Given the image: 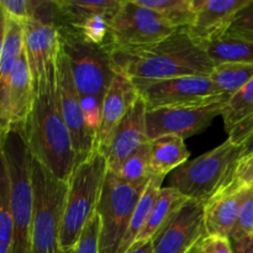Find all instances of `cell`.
<instances>
[{
	"mask_svg": "<svg viewBox=\"0 0 253 253\" xmlns=\"http://www.w3.org/2000/svg\"><path fill=\"white\" fill-rule=\"evenodd\" d=\"M240 160L241 146L227 138L217 147L173 170L169 187L188 199L207 203L232 182Z\"/></svg>",
	"mask_w": 253,
	"mask_h": 253,
	"instance_id": "obj_5",
	"label": "cell"
},
{
	"mask_svg": "<svg viewBox=\"0 0 253 253\" xmlns=\"http://www.w3.org/2000/svg\"><path fill=\"white\" fill-rule=\"evenodd\" d=\"M81 105L86 127L96 137V133H98L101 124L103 101L93 95H81Z\"/></svg>",
	"mask_w": 253,
	"mask_h": 253,
	"instance_id": "obj_36",
	"label": "cell"
},
{
	"mask_svg": "<svg viewBox=\"0 0 253 253\" xmlns=\"http://www.w3.org/2000/svg\"><path fill=\"white\" fill-rule=\"evenodd\" d=\"M111 19L113 17L104 14L94 15L88 17L77 26L69 27L84 41L96 46L105 47L109 51L111 49Z\"/></svg>",
	"mask_w": 253,
	"mask_h": 253,
	"instance_id": "obj_30",
	"label": "cell"
},
{
	"mask_svg": "<svg viewBox=\"0 0 253 253\" xmlns=\"http://www.w3.org/2000/svg\"><path fill=\"white\" fill-rule=\"evenodd\" d=\"M253 153V131L247 136L246 140L241 145V158L247 157V156Z\"/></svg>",
	"mask_w": 253,
	"mask_h": 253,
	"instance_id": "obj_42",
	"label": "cell"
},
{
	"mask_svg": "<svg viewBox=\"0 0 253 253\" xmlns=\"http://www.w3.org/2000/svg\"><path fill=\"white\" fill-rule=\"evenodd\" d=\"M253 115V78L229 99L221 116L225 130L231 132L240 123Z\"/></svg>",
	"mask_w": 253,
	"mask_h": 253,
	"instance_id": "obj_28",
	"label": "cell"
},
{
	"mask_svg": "<svg viewBox=\"0 0 253 253\" xmlns=\"http://www.w3.org/2000/svg\"><path fill=\"white\" fill-rule=\"evenodd\" d=\"M253 184V153L239 161L232 182L227 185L229 189H244Z\"/></svg>",
	"mask_w": 253,
	"mask_h": 253,
	"instance_id": "obj_37",
	"label": "cell"
},
{
	"mask_svg": "<svg viewBox=\"0 0 253 253\" xmlns=\"http://www.w3.org/2000/svg\"><path fill=\"white\" fill-rule=\"evenodd\" d=\"M7 135H9V133L5 132V131L0 130V152H1V148H2V146H4V142H5V140H6ZM0 182H1V172H0Z\"/></svg>",
	"mask_w": 253,
	"mask_h": 253,
	"instance_id": "obj_44",
	"label": "cell"
},
{
	"mask_svg": "<svg viewBox=\"0 0 253 253\" xmlns=\"http://www.w3.org/2000/svg\"><path fill=\"white\" fill-rule=\"evenodd\" d=\"M146 114L147 108L145 101L138 98L119 124L108 148L104 152L108 163V170L114 173L118 172L121 165L132 153L150 141L147 136Z\"/></svg>",
	"mask_w": 253,
	"mask_h": 253,
	"instance_id": "obj_14",
	"label": "cell"
},
{
	"mask_svg": "<svg viewBox=\"0 0 253 253\" xmlns=\"http://www.w3.org/2000/svg\"><path fill=\"white\" fill-rule=\"evenodd\" d=\"M253 78V63H222L215 66L210 79L221 95L231 98Z\"/></svg>",
	"mask_w": 253,
	"mask_h": 253,
	"instance_id": "obj_26",
	"label": "cell"
},
{
	"mask_svg": "<svg viewBox=\"0 0 253 253\" xmlns=\"http://www.w3.org/2000/svg\"><path fill=\"white\" fill-rule=\"evenodd\" d=\"M215 66L222 63H253V42L225 32L203 44Z\"/></svg>",
	"mask_w": 253,
	"mask_h": 253,
	"instance_id": "obj_25",
	"label": "cell"
},
{
	"mask_svg": "<svg viewBox=\"0 0 253 253\" xmlns=\"http://www.w3.org/2000/svg\"><path fill=\"white\" fill-rule=\"evenodd\" d=\"M150 168L152 177L166 178L184 165L190 153L185 146L184 138L177 135H163L150 140Z\"/></svg>",
	"mask_w": 253,
	"mask_h": 253,
	"instance_id": "obj_21",
	"label": "cell"
},
{
	"mask_svg": "<svg viewBox=\"0 0 253 253\" xmlns=\"http://www.w3.org/2000/svg\"><path fill=\"white\" fill-rule=\"evenodd\" d=\"M59 47L66 53L74 83L81 95L104 100L116 71L110 51L84 41L67 26L58 27Z\"/></svg>",
	"mask_w": 253,
	"mask_h": 253,
	"instance_id": "obj_7",
	"label": "cell"
},
{
	"mask_svg": "<svg viewBox=\"0 0 253 253\" xmlns=\"http://www.w3.org/2000/svg\"><path fill=\"white\" fill-rule=\"evenodd\" d=\"M42 0H0V5L9 17L22 22L35 19Z\"/></svg>",
	"mask_w": 253,
	"mask_h": 253,
	"instance_id": "obj_33",
	"label": "cell"
},
{
	"mask_svg": "<svg viewBox=\"0 0 253 253\" xmlns=\"http://www.w3.org/2000/svg\"><path fill=\"white\" fill-rule=\"evenodd\" d=\"M253 131V115L247 118L242 123H240L231 132L229 133V140L234 142L235 145L241 146L244 141L246 140L247 136Z\"/></svg>",
	"mask_w": 253,
	"mask_h": 253,
	"instance_id": "obj_39",
	"label": "cell"
},
{
	"mask_svg": "<svg viewBox=\"0 0 253 253\" xmlns=\"http://www.w3.org/2000/svg\"><path fill=\"white\" fill-rule=\"evenodd\" d=\"M188 198L180 194L178 190L173 189L169 185L166 188H161L158 197L153 204L151 214L146 222L145 229L138 236L136 245L146 244L148 241H152L153 237L169 222V220L177 214L180 208L188 202Z\"/></svg>",
	"mask_w": 253,
	"mask_h": 253,
	"instance_id": "obj_22",
	"label": "cell"
},
{
	"mask_svg": "<svg viewBox=\"0 0 253 253\" xmlns=\"http://www.w3.org/2000/svg\"><path fill=\"white\" fill-rule=\"evenodd\" d=\"M200 246L204 253H234L231 242L227 237L207 235L200 241Z\"/></svg>",
	"mask_w": 253,
	"mask_h": 253,
	"instance_id": "obj_38",
	"label": "cell"
},
{
	"mask_svg": "<svg viewBox=\"0 0 253 253\" xmlns=\"http://www.w3.org/2000/svg\"><path fill=\"white\" fill-rule=\"evenodd\" d=\"M148 142L138 148L121 165L120 169L116 172L121 180L135 185H145L150 182L152 174L150 168V143Z\"/></svg>",
	"mask_w": 253,
	"mask_h": 253,
	"instance_id": "obj_29",
	"label": "cell"
},
{
	"mask_svg": "<svg viewBox=\"0 0 253 253\" xmlns=\"http://www.w3.org/2000/svg\"><path fill=\"white\" fill-rule=\"evenodd\" d=\"M148 184V183H147ZM126 183L108 170L96 212L100 217L99 253H116L146 185Z\"/></svg>",
	"mask_w": 253,
	"mask_h": 253,
	"instance_id": "obj_8",
	"label": "cell"
},
{
	"mask_svg": "<svg viewBox=\"0 0 253 253\" xmlns=\"http://www.w3.org/2000/svg\"><path fill=\"white\" fill-rule=\"evenodd\" d=\"M32 182V253H59L68 182L59 180L30 156Z\"/></svg>",
	"mask_w": 253,
	"mask_h": 253,
	"instance_id": "obj_6",
	"label": "cell"
},
{
	"mask_svg": "<svg viewBox=\"0 0 253 253\" xmlns=\"http://www.w3.org/2000/svg\"><path fill=\"white\" fill-rule=\"evenodd\" d=\"M21 25L25 54L32 82L36 84L43 78L49 64L57 58L59 49L58 27L36 19L22 21Z\"/></svg>",
	"mask_w": 253,
	"mask_h": 253,
	"instance_id": "obj_16",
	"label": "cell"
},
{
	"mask_svg": "<svg viewBox=\"0 0 253 253\" xmlns=\"http://www.w3.org/2000/svg\"><path fill=\"white\" fill-rule=\"evenodd\" d=\"M247 236H253V184L245 188L237 222L229 239L232 241Z\"/></svg>",
	"mask_w": 253,
	"mask_h": 253,
	"instance_id": "obj_32",
	"label": "cell"
},
{
	"mask_svg": "<svg viewBox=\"0 0 253 253\" xmlns=\"http://www.w3.org/2000/svg\"><path fill=\"white\" fill-rule=\"evenodd\" d=\"M229 99H217L197 105L174 106L147 110L146 124L150 140L163 135H177L188 138L203 132L211 125L216 116L221 115Z\"/></svg>",
	"mask_w": 253,
	"mask_h": 253,
	"instance_id": "obj_11",
	"label": "cell"
},
{
	"mask_svg": "<svg viewBox=\"0 0 253 253\" xmlns=\"http://www.w3.org/2000/svg\"><path fill=\"white\" fill-rule=\"evenodd\" d=\"M187 253H204V252H203L202 246H200V242H199V244L195 245V246L193 247V249H190Z\"/></svg>",
	"mask_w": 253,
	"mask_h": 253,
	"instance_id": "obj_45",
	"label": "cell"
},
{
	"mask_svg": "<svg viewBox=\"0 0 253 253\" xmlns=\"http://www.w3.org/2000/svg\"><path fill=\"white\" fill-rule=\"evenodd\" d=\"M250 0H195V17L188 34L200 46L221 36L229 30L237 12Z\"/></svg>",
	"mask_w": 253,
	"mask_h": 253,
	"instance_id": "obj_15",
	"label": "cell"
},
{
	"mask_svg": "<svg viewBox=\"0 0 253 253\" xmlns=\"http://www.w3.org/2000/svg\"><path fill=\"white\" fill-rule=\"evenodd\" d=\"M114 68L132 82H157L179 77H210L215 64L187 29H178L156 43L110 51Z\"/></svg>",
	"mask_w": 253,
	"mask_h": 253,
	"instance_id": "obj_2",
	"label": "cell"
},
{
	"mask_svg": "<svg viewBox=\"0 0 253 253\" xmlns=\"http://www.w3.org/2000/svg\"><path fill=\"white\" fill-rule=\"evenodd\" d=\"M147 110L174 106L197 105L217 99L221 95L210 77H179L157 82H132Z\"/></svg>",
	"mask_w": 253,
	"mask_h": 253,
	"instance_id": "obj_10",
	"label": "cell"
},
{
	"mask_svg": "<svg viewBox=\"0 0 253 253\" xmlns=\"http://www.w3.org/2000/svg\"><path fill=\"white\" fill-rule=\"evenodd\" d=\"M99 236H100V217L98 212H95L82 231L76 246V253H99Z\"/></svg>",
	"mask_w": 253,
	"mask_h": 253,
	"instance_id": "obj_34",
	"label": "cell"
},
{
	"mask_svg": "<svg viewBox=\"0 0 253 253\" xmlns=\"http://www.w3.org/2000/svg\"><path fill=\"white\" fill-rule=\"evenodd\" d=\"M123 0H56L58 9V27H73L88 17L98 14L113 17Z\"/></svg>",
	"mask_w": 253,
	"mask_h": 253,
	"instance_id": "obj_23",
	"label": "cell"
},
{
	"mask_svg": "<svg viewBox=\"0 0 253 253\" xmlns=\"http://www.w3.org/2000/svg\"><path fill=\"white\" fill-rule=\"evenodd\" d=\"M24 52V31L21 22L7 16L6 35L0 54V130L6 127V103L12 72Z\"/></svg>",
	"mask_w": 253,
	"mask_h": 253,
	"instance_id": "obj_20",
	"label": "cell"
},
{
	"mask_svg": "<svg viewBox=\"0 0 253 253\" xmlns=\"http://www.w3.org/2000/svg\"><path fill=\"white\" fill-rule=\"evenodd\" d=\"M234 253H253V236L240 240H230Z\"/></svg>",
	"mask_w": 253,
	"mask_h": 253,
	"instance_id": "obj_40",
	"label": "cell"
},
{
	"mask_svg": "<svg viewBox=\"0 0 253 253\" xmlns=\"http://www.w3.org/2000/svg\"><path fill=\"white\" fill-rule=\"evenodd\" d=\"M163 180H165V178L162 177H152L148 184L146 185L145 190H143L142 195H141L140 200H138L137 205L133 210L132 216H131L130 222H128L127 230L124 235L123 241H121L116 253H127L135 246L138 236L142 232V230L145 229L153 204H155L158 193L162 188Z\"/></svg>",
	"mask_w": 253,
	"mask_h": 253,
	"instance_id": "obj_24",
	"label": "cell"
},
{
	"mask_svg": "<svg viewBox=\"0 0 253 253\" xmlns=\"http://www.w3.org/2000/svg\"><path fill=\"white\" fill-rule=\"evenodd\" d=\"M138 98L140 95L132 81L123 73L116 72L104 96L101 124L96 133L95 148L101 153L105 152L116 127Z\"/></svg>",
	"mask_w": 253,
	"mask_h": 253,
	"instance_id": "obj_17",
	"label": "cell"
},
{
	"mask_svg": "<svg viewBox=\"0 0 253 253\" xmlns=\"http://www.w3.org/2000/svg\"><path fill=\"white\" fill-rule=\"evenodd\" d=\"M57 93L62 116L72 136L77 166L85 161L95 150L96 137L89 131L84 121L81 95L74 83L66 53L59 47L56 61ZM76 166V167H77Z\"/></svg>",
	"mask_w": 253,
	"mask_h": 253,
	"instance_id": "obj_12",
	"label": "cell"
},
{
	"mask_svg": "<svg viewBox=\"0 0 253 253\" xmlns=\"http://www.w3.org/2000/svg\"><path fill=\"white\" fill-rule=\"evenodd\" d=\"M10 187L11 253H32V182L30 153L21 135L10 132L0 152Z\"/></svg>",
	"mask_w": 253,
	"mask_h": 253,
	"instance_id": "obj_4",
	"label": "cell"
},
{
	"mask_svg": "<svg viewBox=\"0 0 253 253\" xmlns=\"http://www.w3.org/2000/svg\"><path fill=\"white\" fill-rule=\"evenodd\" d=\"M140 5L150 7L165 17L175 29H185L195 17V0H136Z\"/></svg>",
	"mask_w": 253,
	"mask_h": 253,
	"instance_id": "obj_27",
	"label": "cell"
},
{
	"mask_svg": "<svg viewBox=\"0 0 253 253\" xmlns=\"http://www.w3.org/2000/svg\"><path fill=\"white\" fill-rule=\"evenodd\" d=\"M56 61L34 84V105L20 135L34 160L59 180L68 182L77 166L76 152L59 108Z\"/></svg>",
	"mask_w": 253,
	"mask_h": 253,
	"instance_id": "obj_1",
	"label": "cell"
},
{
	"mask_svg": "<svg viewBox=\"0 0 253 253\" xmlns=\"http://www.w3.org/2000/svg\"><path fill=\"white\" fill-rule=\"evenodd\" d=\"M6 25H7V15L2 6L0 5V54H1L2 44H4L5 35H6Z\"/></svg>",
	"mask_w": 253,
	"mask_h": 253,
	"instance_id": "obj_41",
	"label": "cell"
},
{
	"mask_svg": "<svg viewBox=\"0 0 253 253\" xmlns=\"http://www.w3.org/2000/svg\"><path fill=\"white\" fill-rule=\"evenodd\" d=\"M127 253H152V241H148L146 244L136 245Z\"/></svg>",
	"mask_w": 253,
	"mask_h": 253,
	"instance_id": "obj_43",
	"label": "cell"
},
{
	"mask_svg": "<svg viewBox=\"0 0 253 253\" xmlns=\"http://www.w3.org/2000/svg\"><path fill=\"white\" fill-rule=\"evenodd\" d=\"M34 82L25 49L15 67L6 103V127L9 132L21 133L34 105Z\"/></svg>",
	"mask_w": 253,
	"mask_h": 253,
	"instance_id": "obj_18",
	"label": "cell"
},
{
	"mask_svg": "<svg viewBox=\"0 0 253 253\" xmlns=\"http://www.w3.org/2000/svg\"><path fill=\"white\" fill-rule=\"evenodd\" d=\"M227 34L253 42V0L242 7L235 16Z\"/></svg>",
	"mask_w": 253,
	"mask_h": 253,
	"instance_id": "obj_35",
	"label": "cell"
},
{
	"mask_svg": "<svg viewBox=\"0 0 253 253\" xmlns=\"http://www.w3.org/2000/svg\"><path fill=\"white\" fill-rule=\"evenodd\" d=\"M0 253H11L12 217L10 209V187L6 172L0 162Z\"/></svg>",
	"mask_w": 253,
	"mask_h": 253,
	"instance_id": "obj_31",
	"label": "cell"
},
{
	"mask_svg": "<svg viewBox=\"0 0 253 253\" xmlns=\"http://www.w3.org/2000/svg\"><path fill=\"white\" fill-rule=\"evenodd\" d=\"M158 12L136 0H123L111 19V49L131 48L156 43L175 31Z\"/></svg>",
	"mask_w": 253,
	"mask_h": 253,
	"instance_id": "obj_9",
	"label": "cell"
},
{
	"mask_svg": "<svg viewBox=\"0 0 253 253\" xmlns=\"http://www.w3.org/2000/svg\"><path fill=\"white\" fill-rule=\"evenodd\" d=\"M1 131H2V130H1Z\"/></svg>",
	"mask_w": 253,
	"mask_h": 253,
	"instance_id": "obj_47",
	"label": "cell"
},
{
	"mask_svg": "<svg viewBox=\"0 0 253 253\" xmlns=\"http://www.w3.org/2000/svg\"><path fill=\"white\" fill-rule=\"evenodd\" d=\"M244 189L220 190L204 205V224L207 235L229 239L239 217Z\"/></svg>",
	"mask_w": 253,
	"mask_h": 253,
	"instance_id": "obj_19",
	"label": "cell"
},
{
	"mask_svg": "<svg viewBox=\"0 0 253 253\" xmlns=\"http://www.w3.org/2000/svg\"><path fill=\"white\" fill-rule=\"evenodd\" d=\"M59 253H76V249H71V250H61Z\"/></svg>",
	"mask_w": 253,
	"mask_h": 253,
	"instance_id": "obj_46",
	"label": "cell"
},
{
	"mask_svg": "<svg viewBox=\"0 0 253 253\" xmlns=\"http://www.w3.org/2000/svg\"><path fill=\"white\" fill-rule=\"evenodd\" d=\"M205 203L189 199L153 237L152 253H187L205 236Z\"/></svg>",
	"mask_w": 253,
	"mask_h": 253,
	"instance_id": "obj_13",
	"label": "cell"
},
{
	"mask_svg": "<svg viewBox=\"0 0 253 253\" xmlns=\"http://www.w3.org/2000/svg\"><path fill=\"white\" fill-rule=\"evenodd\" d=\"M106 173V157L98 148L74 168L68 179V192L59 237L61 250L76 249L82 231L96 212Z\"/></svg>",
	"mask_w": 253,
	"mask_h": 253,
	"instance_id": "obj_3",
	"label": "cell"
}]
</instances>
